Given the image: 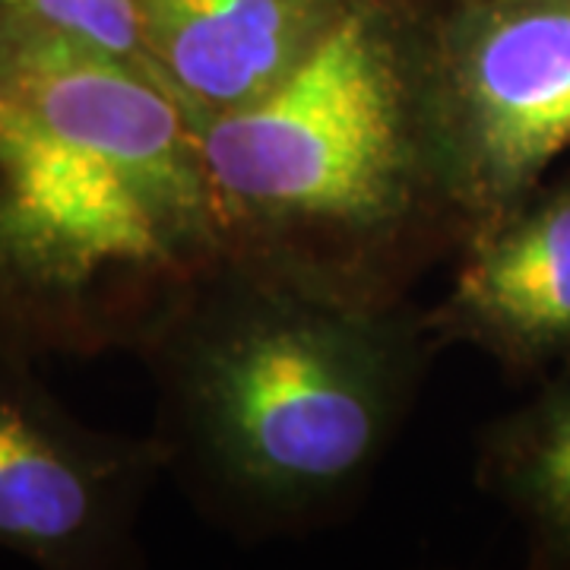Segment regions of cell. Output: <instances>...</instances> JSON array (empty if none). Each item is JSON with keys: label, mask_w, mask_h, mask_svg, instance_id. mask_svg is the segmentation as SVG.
Segmentation results:
<instances>
[{"label": "cell", "mask_w": 570, "mask_h": 570, "mask_svg": "<svg viewBox=\"0 0 570 570\" xmlns=\"http://www.w3.org/2000/svg\"><path fill=\"white\" fill-rule=\"evenodd\" d=\"M223 261L200 127L153 67L0 26V346H142Z\"/></svg>", "instance_id": "1"}, {"label": "cell", "mask_w": 570, "mask_h": 570, "mask_svg": "<svg viewBox=\"0 0 570 570\" xmlns=\"http://www.w3.org/2000/svg\"><path fill=\"white\" fill-rule=\"evenodd\" d=\"M434 348L409 302H348L219 261L140 352L163 472L250 542L330 527L396 444Z\"/></svg>", "instance_id": "2"}, {"label": "cell", "mask_w": 570, "mask_h": 570, "mask_svg": "<svg viewBox=\"0 0 570 570\" xmlns=\"http://www.w3.org/2000/svg\"><path fill=\"white\" fill-rule=\"evenodd\" d=\"M431 0H362L261 99L200 124L223 261L403 305L466 223L422 77Z\"/></svg>", "instance_id": "3"}, {"label": "cell", "mask_w": 570, "mask_h": 570, "mask_svg": "<svg viewBox=\"0 0 570 570\" xmlns=\"http://www.w3.org/2000/svg\"><path fill=\"white\" fill-rule=\"evenodd\" d=\"M422 77L469 238L570 149V0H431Z\"/></svg>", "instance_id": "4"}, {"label": "cell", "mask_w": 570, "mask_h": 570, "mask_svg": "<svg viewBox=\"0 0 570 570\" xmlns=\"http://www.w3.org/2000/svg\"><path fill=\"white\" fill-rule=\"evenodd\" d=\"M159 472L153 438L86 425L29 355L0 346V554L45 570L130 564Z\"/></svg>", "instance_id": "5"}, {"label": "cell", "mask_w": 570, "mask_h": 570, "mask_svg": "<svg viewBox=\"0 0 570 570\" xmlns=\"http://www.w3.org/2000/svg\"><path fill=\"white\" fill-rule=\"evenodd\" d=\"M425 321L438 346L482 348L517 377L570 362V171L469 235Z\"/></svg>", "instance_id": "6"}, {"label": "cell", "mask_w": 570, "mask_h": 570, "mask_svg": "<svg viewBox=\"0 0 570 570\" xmlns=\"http://www.w3.org/2000/svg\"><path fill=\"white\" fill-rule=\"evenodd\" d=\"M362 0H140L146 61L206 124L261 99Z\"/></svg>", "instance_id": "7"}, {"label": "cell", "mask_w": 570, "mask_h": 570, "mask_svg": "<svg viewBox=\"0 0 570 570\" xmlns=\"http://www.w3.org/2000/svg\"><path fill=\"white\" fill-rule=\"evenodd\" d=\"M475 482L520 520L535 564L570 568V362L485 428Z\"/></svg>", "instance_id": "8"}, {"label": "cell", "mask_w": 570, "mask_h": 570, "mask_svg": "<svg viewBox=\"0 0 570 570\" xmlns=\"http://www.w3.org/2000/svg\"><path fill=\"white\" fill-rule=\"evenodd\" d=\"M0 26L58 32L127 61H146L140 0H0Z\"/></svg>", "instance_id": "9"}]
</instances>
